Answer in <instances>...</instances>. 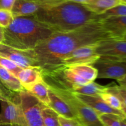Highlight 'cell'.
I'll return each instance as SVG.
<instances>
[{"instance_id":"6da1fadb","label":"cell","mask_w":126,"mask_h":126,"mask_svg":"<svg viewBox=\"0 0 126 126\" xmlns=\"http://www.w3.org/2000/svg\"><path fill=\"white\" fill-rule=\"evenodd\" d=\"M108 38L100 21L68 32H54L34 50L43 73H47L62 68L65 57L75 49Z\"/></svg>"},{"instance_id":"7a4b0ae2","label":"cell","mask_w":126,"mask_h":126,"mask_svg":"<svg viewBox=\"0 0 126 126\" xmlns=\"http://www.w3.org/2000/svg\"><path fill=\"white\" fill-rule=\"evenodd\" d=\"M34 16L54 32H68L101 21L100 16L85 5L68 1L46 4L41 7Z\"/></svg>"},{"instance_id":"3957f363","label":"cell","mask_w":126,"mask_h":126,"mask_svg":"<svg viewBox=\"0 0 126 126\" xmlns=\"http://www.w3.org/2000/svg\"><path fill=\"white\" fill-rule=\"evenodd\" d=\"M54 33L34 16H18L4 28L3 44L20 49H34Z\"/></svg>"},{"instance_id":"277c9868","label":"cell","mask_w":126,"mask_h":126,"mask_svg":"<svg viewBox=\"0 0 126 126\" xmlns=\"http://www.w3.org/2000/svg\"><path fill=\"white\" fill-rule=\"evenodd\" d=\"M48 87L70 106L76 116V121L81 126H103L98 114L79 100L72 92L57 87Z\"/></svg>"},{"instance_id":"5b68a950","label":"cell","mask_w":126,"mask_h":126,"mask_svg":"<svg viewBox=\"0 0 126 126\" xmlns=\"http://www.w3.org/2000/svg\"><path fill=\"white\" fill-rule=\"evenodd\" d=\"M18 94L25 126H44L41 111L45 105L26 90Z\"/></svg>"},{"instance_id":"8992f818","label":"cell","mask_w":126,"mask_h":126,"mask_svg":"<svg viewBox=\"0 0 126 126\" xmlns=\"http://www.w3.org/2000/svg\"><path fill=\"white\" fill-rule=\"evenodd\" d=\"M97 43L79 47L71 52L63 59L62 68L82 65L93 66L100 58L96 51Z\"/></svg>"},{"instance_id":"52a82bcc","label":"cell","mask_w":126,"mask_h":126,"mask_svg":"<svg viewBox=\"0 0 126 126\" xmlns=\"http://www.w3.org/2000/svg\"><path fill=\"white\" fill-rule=\"evenodd\" d=\"M0 56L11 60L22 69L39 67L34 49H20L0 44Z\"/></svg>"},{"instance_id":"ba28073f","label":"cell","mask_w":126,"mask_h":126,"mask_svg":"<svg viewBox=\"0 0 126 126\" xmlns=\"http://www.w3.org/2000/svg\"><path fill=\"white\" fill-rule=\"evenodd\" d=\"M0 112V124L11 126H25L18 92H16L12 100H2Z\"/></svg>"},{"instance_id":"9c48e42d","label":"cell","mask_w":126,"mask_h":126,"mask_svg":"<svg viewBox=\"0 0 126 126\" xmlns=\"http://www.w3.org/2000/svg\"><path fill=\"white\" fill-rule=\"evenodd\" d=\"M96 51L105 59L126 58V40L116 38L101 40L97 43Z\"/></svg>"},{"instance_id":"30bf717a","label":"cell","mask_w":126,"mask_h":126,"mask_svg":"<svg viewBox=\"0 0 126 126\" xmlns=\"http://www.w3.org/2000/svg\"><path fill=\"white\" fill-rule=\"evenodd\" d=\"M98 71V79L117 80L126 75V63L100 58L93 65Z\"/></svg>"},{"instance_id":"8fae6325","label":"cell","mask_w":126,"mask_h":126,"mask_svg":"<svg viewBox=\"0 0 126 126\" xmlns=\"http://www.w3.org/2000/svg\"><path fill=\"white\" fill-rule=\"evenodd\" d=\"M79 100L91 107L98 114H113L125 118L121 111L114 110L108 105L99 96H91L73 93Z\"/></svg>"},{"instance_id":"7c38bea8","label":"cell","mask_w":126,"mask_h":126,"mask_svg":"<svg viewBox=\"0 0 126 126\" xmlns=\"http://www.w3.org/2000/svg\"><path fill=\"white\" fill-rule=\"evenodd\" d=\"M100 23L111 38L121 39L126 34V16L108 17L102 20Z\"/></svg>"},{"instance_id":"4fadbf2b","label":"cell","mask_w":126,"mask_h":126,"mask_svg":"<svg viewBox=\"0 0 126 126\" xmlns=\"http://www.w3.org/2000/svg\"><path fill=\"white\" fill-rule=\"evenodd\" d=\"M48 3V0H16L11 11L14 17L33 16L41 7Z\"/></svg>"},{"instance_id":"5bb4252c","label":"cell","mask_w":126,"mask_h":126,"mask_svg":"<svg viewBox=\"0 0 126 126\" xmlns=\"http://www.w3.org/2000/svg\"><path fill=\"white\" fill-rule=\"evenodd\" d=\"M17 78L23 88L28 91L34 84L43 81V71L40 67H29L22 69Z\"/></svg>"},{"instance_id":"9a60e30c","label":"cell","mask_w":126,"mask_h":126,"mask_svg":"<svg viewBox=\"0 0 126 126\" xmlns=\"http://www.w3.org/2000/svg\"><path fill=\"white\" fill-rule=\"evenodd\" d=\"M49 88V87H48ZM49 96L50 103L49 107L55 111L60 116L66 119H71L76 120L74 112L70 106L57 94L49 88Z\"/></svg>"},{"instance_id":"2e32d148","label":"cell","mask_w":126,"mask_h":126,"mask_svg":"<svg viewBox=\"0 0 126 126\" xmlns=\"http://www.w3.org/2000/svg\"><path fill=\"white\" fill-rule=\"evenodd\" d=\"M0 80L6 88L13 92H20L24 90L19 80L12 73L0 65Z\"/></svg>"},{"instance_id":"e0dca14e","label":"cell","mask_w":126,"mask_h":126,"mask_svg":"<svg viewBox=\"0 0 126 126\" xmlns=\"http://www.w3.org/2000/svg\"><path fill=\"white\" fill-rule=\"evenodd\" d=\"M28 92L36 98L42 104L46 107H49L50 103L49 88L47 85L43 80L34 84Z\"/></svg>"},{"instance_id":"ac0fdd59","label":"cell","mask_w":126,"mask_h":126,"mask_svg":"<svg viewBox=\"0 0 126 126\" xmlns=\"http://www.w3.org/2000/svg\"><path fill=\"white\" fill-rule=\"evenodd\" d=\"M107 86H102L94 82H91L84 86H80L72 91V93L79 94L91 96H100L103 92H106Z\"/></svg>"},{"instance_id":"d6986e66","label":"cell","mask_w":126,"mask_h":126,"mask_svg":"<svg viewBox=\"0 0 126 126\" xmlns=\"http://www.w3.org/2000/svg\"><path fill=\"white\" fill-rule=\"evenodd\" d=\"M70 68L79 76L88 81L89 83L94 82L98 76V71L92 65H78Z\"/></svg>"},{"instance_id":"ffe728a7","label":"cell","mask_w":126,"mask_h":126,"mask_svg":"<svg viewBox=\"0 0 126 126\" xmlns=\"http://www.w3.org/2000/svg\"><path fill=\"white\" fill-rule=\"evenodd\" d=\"M121 3V0H96L93 3L85 6L96 14L100 15L107 10Z\"/></svg>"},{"instance_id":"44dd1931","label":"cell","mask_w":126,"mask_h":126,"mask_svg":"<svg viewBox=\"0 0 126 126\" xmlns=\"http://www.w3.org/2000/svg\"><path fill=\"white\" fill-rule=\"evenodd\" d=\"M41 114L44 126H60L59 121V115L50 107L44 106Z\"/></svg>"},{"instance_id":"7402d4cb","label":"cell","mask_w":126,"mask_h":126,"mask_svg":"<svg viewBox=\"0 0 126 126\" xmlns=\"http://www.w3.org/2000/svg\"><path fill=\"white\" fill-rule=\"evenodd\" d=\"M100 97L111 108L114 110H117L121 111L123 103L114 94L106 91V92L102 93Z\"/></svg>"},{"instance_id":"603a6c76","label":"cell","mask_w":126,"mask_h":126,"mask_svg":"<svg viewBox=\"0 0 126 126\" xmlns=\"http://www.w3.org/2000/svg\"><path fill=\"white\" fill-rule=\"evenodd\" d=\"M101 17V20L108 17H121L126 16V4L121 3L119 5L114 6L107 11L100 15Z\"/></svg>"},{"instance_id":"cb8c5ba5","label":"cell","mask_w":126,"mask_h":126,"mask_svg":"<svg viewBox=\"0 0 126 126\" xmlns=\"http://www.w3.org/2000/svg\"><path fill=\"white\" fill-rule=\"evenodd\" d=\"M98 118L103 126H121L119 116L113 114H98Z\"/></svg>"},{"instance_id":"d4e9b609","label":"cell","mask_w":126,"mask_h":126,"mask_svg":"<svg viewBox=\"0 0 126 126\" xmlns=\"http://www.w3.org/2000/svg\"><path fill=\"white\" fill-rule=\"evenodd\" d=\"M107 91L116 96L122 103L126 105V89L118 85L111 84L107 85Z\"/></svg>"},{"instance_id":"484cf974","label":"cell","mask_w":126,"mask_h":126,"mask_svg":"<svg viewBox=\"0 0 126 126\" xmlns=\"http://www.w3.org/2000/svg\"><path fill=\"white\" fill-rule=\"evenodd\" d=\"M0 65L17 78L20 71L22 70L15 63L5 57L0 56Z\"/></svg>"},{"instance_id":"4316f807","label":"cell","mask_w":126,"mask_h":126,"mask_svg":"<svg viewBox=\"0 0 126 126\" xmlns=\"http://www.w3.org/2000/svg\"><path fill=\"white\" fill-rule=\"evenodd\" d=\"M12 11L9 10L0 9V26L5 28L8 27L14 20Z\"/></svg>"},{"instance_id":"83f0119b","label":"cell","mask_w":126,"mask_h":126,"mask_svg":"<svg viewBox=\"0 0 126 126\" xmlns=\"http://www.w3.org/2000/svg\"><path fill=\"white\" fill-rule=\"evenodd\" d=\"M16 92H13L6 89L2 88L0 86V101L2 100H12L14 95Z\"/></svg>"},{"instance_id":"f1b7e54d","label":"cell","mask_w":126,"mask_h":126,"mask_svg":"<svg viewBox=\"0 0 126 126\" xmlns=\"http://www.w3.org/2000/svg\"><path fill=\"white\" fill-rule=\"evenodd\" d=\"M59 121L60 126H81L75 119H66L60 116H59Z\"/></svg>"},{"instance_id":"f546056e","label":"cell","mask_w":126,"mask_h":126,"mask_svg":"<svg viewBox=\"0 0 126 126\" xmlns=\"http://www.w3.org/2000/svg\"><path fill=\"white\" fill-rule=\"evenodd\" d=\"M16 0H0V9L12 11Z\"/></svg>"},{"instance_id":"4dcf8cb0","label":"cell","mask_w":126,"mask_h":126,"mask_svg":"<svg viewBox=\"0 0 126 126\" xmlns=\"http://www.w3.org/2000/svg\"><path fill=\"white\" fill-rule=\"evenodd\" d=\"M96 0H54V2H59V1H68V2H73L76 3L81 4L84 5H88L93 3Z\"/></svg>"},{"instance_id":"1f68e13d","label":"cell","mask_w":126,"mask_h":126,"mask_svg":"<svg viewBox=\"0 0 126 126\" xmlns=\"http://www.w3.org/2000/svg\"><path fill=\"white\" fill-rule=\"evenodd\" d=\"M117 82L119 84V86L126 89V75L122 78L117 80Z\"/></svg>"},{"instance_id":"d6a6232c","label":"cell","mask_w":126,"mask_h":126,"mask_svg":"<svg viewBox=\"0 0 126 126\" xmlns=\"http://www.w3.org/2000/svg\"><path fill=\"white\" fill-rule=\"evenodd\" d=\"M101 59H107V60H113V61H116V62H125L126 63V58H123V59H105V58H102Z\"/></svg>"},{"instance_id":"836d02e7","label":"cell","mask_w":126,"mask_h":126,"mask_svg":"<svg viewBox=\"0 0 126 126\" xmlns=\"http://www.w3.org/2000/svg\"><path fill=\"white\" fill-rule=\"evenodd\" d=\"M4 41V28L0 26V44L3 43Z\"/></svg>"},{"instance_id":"e575fe53","label":"cell","mask_w":126,"mask_h":126,"mask_svg":"<svg viewBox=\"0 0 126 126\" xmlns=\"http://www.w3.org/2000/svg\"><path fill=\"white\" fill-rule=\"evenodd\" d=\"M121 111L122 113H123V114L124 115V116L126 118V105H124V103H123V105H122Z\"/></svg>"},{"instance_id":"d590c367","label":"cell","mask_w":126,"mask_h":126,"mask_svg":"<svg viewBox=\"0 0 126 126\" xmlns=\"http://www.w3.org/2000/svg\"><path fill=\"white\" fill-rule=\"evenodd\" d=\"M121 126H126V118H123L121 119Z\"/></svg>"},{"instance_id":"8d00e7d4","label":"cell","mask_w":126,"mask_h":126,"mask_svg":"<svg viewBox=\"0 0 126 126\" xmlns=\"http://www.w3.org/2000/svg\"><path fill=\"white\" fill-rule=\"evenodd\" d=\"M0 86H1V87H2V88H4V89H7L6 88V87H5L4 86V85L2 84V82H1V80H0Z\"/></svg>"},{"instance_id":"74e56055","label":"cell","mask_w":126,"mask_h":126,"mask_svg":"<svg viewBox=\"0 0 126 126\" xmlns=\"http://www.w3.org/2000/svg\"><path fill=\"white\" fill-rule=\"evenodd\" d=\"M0 126H11L9 124H0Z\"/></svg>"},{"instance_id":"f35d334b","label":"cell","mask_w":126,"mask_h":126,"mask_svg":"<svg viewBox=\"0 0 126 126\" xmlns=\"http://www.w3.org/2000/svg\"><path fill=\"white\" fill-rule=\"evenodd\" d=\"M122 3L124 4H126V0H121Z\"/></svg>"},{"instance_id":"ab89813d","label":"cell","mask_w":126,"mask_h":126,"mask_svg":"<svg viewBox=\"0 0 126 126\" xmlns=\"http://www.w3.org/2000/svg\"><path fill=\"white\" fill-rule=\"evenodd\" d=\"M121 39H126V35H124V36H123V38H121Z\"/></svg>"}]
</instances>
